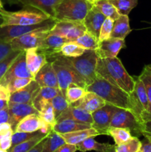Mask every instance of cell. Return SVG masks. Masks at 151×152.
<instances>
[{
    "instance_id": "6da1fadb",
    "label": "cell",
    "mask_w": 151,
    "mask_h": 152,
    "mask_svg": "<svg viewBox=\"0 0 151 152\" xmlns=\"http://www.w3.org/2000/svg\"><path fill=\"white\" fill-rule=\"evenodd\" d=\"M96 72L97 77L120 88L127 94H131L134 90L136 80L127 73L118 58H99Z\"/></svg>"
},
{
    "instance_id": "7a4b0ae2",
    "label": "cell",
    "mask_w": 151,
    "mask_h": 152,
    "mask_svg": "<svg viewBox=\"0 0 151 152\" xmlns=\"http://www.w3.org/2000/svg\"><path fill=\"white\" fill-rule=\"evenodd\" d=\"M86 90L96 94L107 104L118 108L132 109L130 94H127L120 88L113 86L101 77H97L95 81L87 86Z\"/></svg>"
},
{
    "instance_id": "3957f363",
    "label": "cell",
    "mask_w": 151,
    "mask_h": 152,
    "mask_svg": "<svg viewBox=\"0 0 151 152\" xmlns=\"http://www.w3.org/2000/svg\"><path fill=\"white\" fill-rule=\"evenodd\" d=\"M48 62L52 63L57 77L59 88L65 96L67 88L71 83L78 85L85 89L87 88L88 85L70 64L66 56L57 54L52 57Z\"/></svg>"
},
{
    "instance_id": "277c9868",
    "label": "cell",
    "mask_w": 151,
    "mask_h": 152,
    "mask_svg": "<svg viewBox=\"0 0 151 152\" xmlns=\"http://www.w3.org/2000/svg\"><path fill=\"white\" fill-rule=\"evenodd\" d=\"M93 4L86 0H63L55 8L56 21L82 22Z\"/></svg>"
},
{
    "instance_id": "5b68a950",
    "label": "cell",
    "mask_w": 151,
    "mask_h": 152,
    "mask_svg": "<svg viewBox=\"0 0 151 152\" xmlns=\"http://www.w3.org/2000/svg\"><path fill=\"white\" fill-rule=\"evenodd\" d=\"M0 27L7 25H29L40 23L50 19L47 15L41 11L31 10H21L19 11L0 10ZM53 19V18H52Z\"/></svg>"
},
{
    "instance_id": "8992f818",
    "label": "cell",
    "mask_w": 151,
    "mask_h": 152,
    "mask_svg": "<svg viewBox=\"0 0 151 152\" xmlns=\"http://www.w3.org/2000/svg\"><path fill=\"white\" fill-rule=\"evenodd\" d=\"M66 58L88 86L96 80V70L99 57L96 50H85L81 56Z\"/></svg>"
},
{
    "instance_id": "52a82bcc",
    "label": "cell",
    "mask_w": 151,
    "mask_h": 152,
    "mask_svg": "<svg viewBox=\"0 0 151 152\" xmlns=\"http://www.w3.org/2000/svg\"><path fill=\"white\" fill-rule=\"evenodd\" d=\"M143 123L134 113L129 109L117 108L113 114L110 122V127L122 128L128 129L135 137L142 135Z\"/></svg>"
},
{
    "instance_id": "ba28073f",
    "label": "cell",
    "mask_w": 151,
    "mask_h": 152,
    "mask_svg": "<svg viewBox=\"0 0 151 152\" xmlns=\"http://www.w3.org/2000/svg\"><path fill=\"white\" fill-rule=\"evenodd\" d=\"M57 21L54 19H47L40 23L29 25H7L0 27V40L10 42L13 39L24 35L27 33L42 28H50L51 29Z\"/></svg>"
},
{
    "instance_id": "9c48e42d",
    "label": "cell",
    "mask_w": 151,
    "mask_h": 152,
    "mask_svg": "<svg viewBox=\"0 0 151 152\" xmlns=\"http://www.w3.org/2000/svg\"><path fill=\"white\" fill-rule=\"evenodd\" d=\"M50 28H42L27 33L13 39L10 42L13 50H26L33 48H39L44 39L49 34Z\"/></svg>"
},
{
    "instance_id": "30bf717a",
    "label": "cell",
    "mask_w": 151,
    "mask_h": 152,
    "mask_svg": "<svg viewBox=\"0 0 151 152\" xmlns=\"http://www.w3.org/2000/svg\"><path fill=\"white\" fill-rule=\"evenodd\" d=\"M87 31L82 22L57 21L49 34L65 37L69 42H74Z\"/></svg>"
},
{
    "instance_id": "8fae6325",
    "label": "cell",
    "mask_w": 151,
    "mask_h": 152,
    "mask_svg": "<svg viewBox=\"0 0 151 152\" xmlns=\"http://www.w3.org/2000/svg\"><path fill=\"white\" fill-rule=\"evenodd\" d=\"M16 78H32L34 79L33 76L30 72L29 69L27 67L26 59H25V51L22 50L20 54L17 56L11 66L10 67L4 77L0 80V85L7 86V85L11 80Z\"/></svg>"
},
{
    "instance_id": "7c38bea8",
    "label": "cell",
    "mask_w": 151,
    "mask_h": 152,
    "mask_svg": "<svg viewBox=\"0 0 151 152\" xmlns=\"http://www.w3.org/2000/svg\"><path fill=\"white\" fill-rule=\"evenodd\" d=\"M130 95L132 103V109L130 111L142 120V115L147 112L149 102L144 86L139 77L136 80L134 90Z\"/></svg>"
},
{
    "instance_id": "4fadbf2b",
    "label": "cell",
    "mask_w": 151,
    "mask_h": 152,
    "mask_svg": "<svg viewBox=\"0 0 151 152\" xmlns=\"http://www.w3.org/2000/svg\"><path fill=\"white\" fill-rule=\"evenodd\" d=\"M117 107L106 104L99 109L92 113L93 124L92 127L98 131L101 135H108V129L110 127V122Z\"/></svg>"
},
{
    "instance_id": "5bb4252c",
    "label": "cell",
    "mask_w": 151,
    "mask_h": 152,
    "mask_svg": "<svg viewBox=\"0 0 151 152\" xmlns=\"http://www.w3.org/2000/svg\"><path fill=\"white\" fill-rule=\"evenodd\" d=\"M52 127L44 123L38 114H33L26 116L17 124L14 129V132H32L42 130L44 133H49L52 130Z\"/></svg>"
},
{
    "instance_id": "9a60e30c",
    "label": "cell",
    "mask_w": 151,
    "mask_h": 152,
    "mask_svg": "<svg viewBox=\"0 0 151 152\" xmlns=\"http://www.w3.org/2000/svg\"><path fill=\"white\" fill-rule=\"evenodd\" d=\"M124 48H125L124 39L110 37L99 42L96 52L100 59L115 58L117 57L120 50Z\"/></svg>"
},
{
    "instance_id": "2e32d148",
    "label": "cell",
    "mask_w": 151,
    "mask_h": 152,
    "mask_svg": "<svg viewBox=\"0 0 151 152\" xmlns=\"http://www.w3.org/2000/svg\"><path fill=\"white\" fill-rule=\"evenodd\" d=\"M41 89L39 85L32 80L28 86L11 94L8 103H26L33 105V100Z\"/></svg>"
},
{
    "instance_id": "e0dca14e",
    "label": "cell",
    "mask_w": 151,
    "mask_h": 152,
    "mask_svg": "<svg viewBox=\"0 0 151 152\" xmlns=\"http://www.w3.org/2000/svg\"><path fill=\"white\" fill-rule=\"evenodd\" d=\"M68 42L69 41L65 37L56 34H49L38 48L45 54L48 62L56 55L61 54V48L62 45Z\"/></svg>"
},
{
    "instance_id": "ac0fdd59",
    "label": "cell",
    "mask_w": 151,
    "mask_h": 152,
    "mask_svg": "<svg viewBox=\"0 0 151 152\" xmlns=\"http://www.w3.org/2000/svg\"><path fill=\"white\" fill-rule=\"evenodd\" d=\"M8 111L10 114V124L13 131L18 123L26 116L36 114L39 115L38 111L30 104L26 103H8Z\"/></svg>"
},
{
    "instance_id": "d6986e66",
    "label": "cell",
    "mask_w": 151,
    "mask_h": 152,
    "mask_svg": "<svg viewBox=\"0 0 151 152\" xmlns=\"http://www.w3.org/2000/svg\"><path fill=\"white\" fill-rule=\"evenodd\" d=\"M106 16H104L94 5L89 10L85 18L82 21L83 25L85 27L87 32L91 34L96 38L99 39V32Z\"/></svg>"
},
{
    "instance_id": "ffe728a7",
    "label": "cell",
    "mask_w": 151,
    "mask_h": 152,
    "mask_svg": "<svg viewBox=\"0 0 151 152\" xmlns=\"http://www.w3.org/2000/svg\"><path fill=\"white\" fill-rule=\"evenodd\" d=\"M34 80L41 88L49 87L59 88L56 72L50 62H47L34 77Z\"/></svg>"
},
{
    "instance_id": "44dd1931",
    "label": "cell",
    "mask_w": 151,
    "mask_h": 152,
    "mask_svg": "<svg viewBox=\"0 0 151 152\" xmlns=\"http://www.w3.org/2000/svg\"><path fill=\"white\" fill-rule=\"evenodd\" d=\"M25 59L27 67L33 77L47 62L45 54L38 48H33L25 50Z\"/></svg>"
},
{
    "instance_id": "7402d4cb",
    "label": "cell",
    "mask_w": 151,
    "mask_h": 152,
    "mask_svg": "<svg viewBox=\"0 0 151 152\" xmlns=\"http://www.w3.org/2000/svg\"><path fill=\"white\" fill-rule=\"evenodd\" d=\"M106 104V102L96 94L91 91H87L81 99L70 105L78 107L92 114Z\"/></svg>"
},
{
    "instance_id": "603a6c76",
    "label": "cell",
    "mask_w": 151,
    "mask_h": 152,
    "mask_svg": "<svg viewBox=\"0 0 151 152\" xmlns=\"http://www.w3.org/2000/svg\"><path fill=\"white\" fill-rule=\"evenodd\" d=\"M66 119H70L80 123H87L91 126L93 122L92 114L90 113L72 105H69V106L59 117H56V123Z\"/></svg>"
},
{
    "instance_id": "cb8c5ba5",
    "label": "cell",
    "mask_w": 151,
    "mask_h": 152,
    "mask_svg": "<svg viewBox=\"0 0 151 152\" xmlns=\"http://www.w3.org/2000/svg\"><path fill=\"white\" fill-rule=\"evenodd\" d=\"M19 3L25 7H31L37 9L47 15L49 17L54 19L55 8L63 0H18Z\"/></svg>"
},
{
    "instance_id": "d4e9b609",
    "label": "cell",
    "mask_w": 151,
    "mask_h": 152,
    "mask_svg": "<svg viewBox=\"0 0 151 152\" xmlns=\"http://www.w3.org/2000/svg\"><path fill=\"white\" fill-rule=\"evenodd\" d=\"M59 134L62 137L65 142L76 145L77 144L80 143L87 138L95 137L101 135V134L94 128L91 127L89 129H83V130L70 132V133Z\"/></svg>"
},
{
    "instance_id": "484cf974",
    "label": "cell",
    "mask_w": 151,
    "mask_h": 152,
    "mask_svg": "<svg viewBox=\"0 0 151 152\" xmlns=\"http://www.w3.org/2000/svg\"><path fill=\"white\" fill-rule=\"evenodd\" d=\"M60 92L61 91L59 88L49 87L41 88L38 93L33 100V105L39 113L44 105L50 102V100Z\"/></svg>"
},
{
    "instance_id": "4316f807",
    "label": "cell",
    "mask_w": 151,
    "mask_h": 152,
    "mask_svg": "<svg viewBox=\"0 0 151 152\" xmlns=\"http://www.w3.org/2000/svg\"><path fill=\"white\" fill-rule=\"evenodd\" d=\"M91 127V125L87 124V123H80L76 120H70V119H66V120L57 122L53 127V130L59 134H67L76 132L78 130L89 129Z\"/></svg>"
},
{
    "instance_id": "83f0119b",
    "label": "cell",
    "mask_w": 151,
    "mask_h": 152,
    "mask_svg": "<svg viewBox=\"0 0 151 152\" xmlns=\"http://www.w3.org/2000/svg\"><path fill=\"white\" fill-rule=\"evenodd\" d=\"M131 31L128 16L120 15L119 17L114 21L113 28L110 37L125 39L127 36L131 32Z\"/></svg>"
},
{
    "instance_id": "f1b7e54d",
    "label": "cell",
    "mask_w": 151,
    "mask_h": 152,
    "mask_svg": "<svg viewBox=\"0 0 151 152\" xmlns=\"http://www.w3.org/2000/svg\"><path fill=\"white\" fill-rule=\"evenodd\" d=\"M139 78L142 80L147 95L148 102H149L147 112L144 113L142 117V120L144 122L147 119L151 118V65H146L144 68L143 71L139 75Z\"/></svg>"
},
{
    "instance_id": "f546056e",
    "label": "cell",
    "mask_w": 151,
    "mask_h": 152,
    "mask_svg": "<svg viewBox=\"0 0 151 152\" xmlns=\"http://www.w3.org/2000/svg\"><path fill=\"white\" fill-rule=\"evenodd\" d=\"M113 145L109 143H101L94 140V137H88L77 144V149L81 152L94 151L96 152H107Z\"/></svg>"
},
{
    "instance_id": "4dcf8cb0",
    "label": "cell",
    "mask_w": 151,
    "mask_h": 152,
    "mask_svg": "<svg viewBox=\"0 0 151 152\" xmlns=\"http://www.w3.org/2000/svg\"><path fill=\"white\" fill-rule=\"evenodd\" d=\"M64 143H65V141L62 137L52 129L46 137L41 152H55L59 146Z\"/></svg>"
},
{
    "instance_id": "1f68e13d",
    "label": "cell",
    "mask_w": 151,
    "mask_h": 152,
    "mask_svg": "<svg viewBox=\"0 0 151 152\" xmlns=\"http://www.w3.org/2000/svg\"><path fill=\"white\" fill-rule=\"evenodd\" d=\"M107 133L108 136L113 137L115 145H119L124 143L133 137L128 129H122V128L110 127Z\"/></svg>"
},
{
    "instance_id": "d6a6232c",
    "label": "cell",
    "mask_w": 151,
    "mask_h": 152,
    "mask_svg": "<svg viewBox=\"0 0 151 152\" xmlns=\"http://www.w3.org/2000/svg\"><path fill=\"white\" fill-rule=\"evenodd\" d=\"M49 133H42L36 135L34 137L31 138V139L25 141V142H22L21 143L17 144V145H14L13 147H12L8 152H28L33 147L35 146L36 144H38V142L41 140H42L44 137L47 136Z\"/></svg>"
},
{
    "instance_id": "836d02e7",
    "label": "cell",
    "mask_w": 151,
    "mask_h": 152,
    "mask_svg": "<svg viewBox=\"0 0 151 152\" xmlns=\"http://www.w3.org/2000/svg\"><path fill=\"white\" fill-rule=\"evenodd\" d=\"M93 5L107 18H110L115 21L120 16L116 8L108 0H98Z\"/></svg>"
},
{
    "instance_id": "e575fe53",
    "label": "cell",
    "mask_w": 151,
    "mask_h": 152,
    "mask_svg": "<svg viewBox=\"0 0 151 152\" xmlns=\"http://www.w3.org/2000/svg\"><path fill=\"white\" fill-rule=\"evenodd\" d=\"M74 42L85 48L86 50H96L99 45V39L87 31L75 40Z\"/></svg>"
},
{
    "instance_id": "d590c367",
    "label": "cell",
    "mask_w": 151,
    "mask_h": 152,
    "mask_svg": "<svg viewBox=\"0 0 151 152\" xmlns=\"http://www.w3.org/2000/svg\"><path fill=\"white\" fill-rule=\"evenodd\" d=\"M86 92H87V90L85 88L76 84L71 83L67 88L65 97L69 105H70L81 99L85 94Z\"/></svg>"
},
{
    "instance_id": "8d00e7d4",
    "label": "cell",
    "mask_w": 151,
    "mask_h": 152,
    "mask_svg": "<svg viewBox=\"0 0 151 152\" xmlns=\"http://www.w3.org/2000/svg\"><path fill=\"white\" fill-rule=\"evenodd\" d=\"M120 15L128 16L132 10L136 7L139 0H108Z\"/></svg>"
},
{
    "instance_id": "74e56055",
    "label": "cell",
    "mask_w": 151,
    "mask_h": 152,
    "mask_svg": "<svg viewBox=\"0 0 151 152\" xmlns=\"http://www.w3.org/2000/svg\"><path fill=\"white\" fill-rule=\"evenodd\" d=\"M86 49L81 47L74 42H68L64 44L61 48V55L66 57H77L84 53Z\"/></svg>"
},
{
    "instance_id": "f35d334b",
    "label": "cell",
    "mask_w": 151,
    "mask_h": 152,
    "mask_svg": "<svg viewBox=\"0 0 151 152\" xmlns=\"http://www.w3.org/2000/svg\"><path fill=\"white\" fill-rule=\"evenodd\" d=\"M50 102L51 103L53 110H54L56 119L69 106V103H68L66 97L62 92H60L59 94L53 97Z\"/></svg>"
},
{
    "instance_id": "ab89813d",
    "label": "cell",
    "mask_w": 151,
    "mask_h": 152,
    "mask_svg": "<svg viewBox=\"0 0 151 152\" xmlns=\"http://www.w3.org/2000/svg\"><path fill=\"white\" fill-rule=\"evenodd\" d=\"M142 147V141L139 140L137 137H134L129 140L127 142L115 145L116 152H138Z\"/></svg>"
},
{
    "instance_id": "60d3db41",
    "label": "cell",
    "mask_w": 151,
    "mask_h": 152,
    "mask_svg": "<svg viewBox=\"0 0 151 152\" xmlns=\"http://www.w3.org/2000/svg\"><path fill=\"white\" fill-rule=\"evenodd\" d=\"M39 116L44 123L51 126L52 129L56 125V116H55L54 110L50 102H48L44 105V108L39 112Z\"/></svg>"
},
{
    "instance_id": "b9f144b4",
    "label": "cell",
    "mask_w": 151,
    "mask_h": 152,
    "mask_svg": "<svg viewBox=\"0 0 151 152\" xmlns=\"http://www.w3.org/2000/svg\"><path fill=\"white\" fill-rule=\"evenodd\" d=\"M22 51V50H13L10 54L7 55L4 59L0 62V80L4 77L7 70L10 68L15 59L17 58V56L20 54Z\"/></svg>"
},
{
    "instance_id": "7bdbcfd3",
    "label": "cell",
    "mask_w": 151,
    "mask_h": 152,
    "mask_svg": "<svg viewBox=\"0 0 151 152\" xmlns=\"http://www.w3.org/2000/svg\"><path fill=\"white\" fill-rule=\"evenodd\" d=\"M42 132H42V130H38L37 131V132H32V133H28V132H13V134H12L11 137L12 147L17 145V144L21 143V142H22L28 140L34 137L35 136L42 133Z\"/></svg>"
},
{
    "instance_id": "ee69618b",
    "label": "cell",
    "mask_w": 151,
    "mask_h": 152,
    "mask_svg": "<svg viewBox=\"0 0 151 152\" xmlns=\"http://www.w3.org/2000/svg\"><path fill=\"white\" fill-rule=\"evenodd\" d=\"M34 79L32 78H16L13 79V80L10 82L7 85L6 88H7V90L9 91L10 94L14 93V92L20 90L22 88L25 87L26 86H28L32 80H33Z\"/></svg>"
},
{
    "instance_id": "f6af8a7d",
    "label": "cell",
    "mask_w": 151,
    "mask_h": 152,
    "mask_svg": "<svg viewBox=\"0 0 151 152\" xmlns=\"http://www.w3.org/2000/svg\"><path fill=\"white\" fill-rule=\"evenodd\" d=\"M114 20L110 18H106L102 25L99 37V42L110 38L111 33L113 28Z\"/></svg>"
},
{
    "instance_id": "bcb514c9",
    "label": "cell",
    "mask_w": 151,
    "mask_h": 152,
    "mask_svg": "<svg viewBox=\"0 0 151 152\" xmlns=\"http://www.w3.org/2000/svg\"><path fill=\"white\" fill-rule=\"evenodd\" d=\"M13 50L10 42H6L0 40V62L4 59L7 55L10 54Z\"/></svg>"
},
{
    "instance_id": "7dc6e473",
    "label": "cell",
    "mask_w": 151,
    "mask_h": 152,
    "mask_svg": "<svg viewBox=\"0 0 151 152\" xmlns=\"http://www.w3.org/2000/svg\"><path fill=\"white\" fill-rule=\"evenodd\" d=\"M142 134L145 139L151 142V118L144 121Z\"/></svg>"
},
{
    "instance_id": "c3c4849f",
    "label": "cell",
    "mask_w": 151,
    "mask_h": 152,
    "mask_svg": "<svg viewBox=\"0 0 151 152\" xmlns=\"http://www.w3.org/2000/svg\"><path fill=\"white\" fill-rule=\"evenodd\" d=\"M76 151H78L76 145L65 142L59 146L55 152H76Z\"/></svg>"
},
{
    "instance_id": "681fc988",
    "label": "cell",
    "mask_w": 151,
    "mask_h": 152,
    "mask_svg": "<svg viewBox=\"0 0 151 152\" xmlns=\"http://www.w3.org/2000/svg\"><path fill=\"white\" fill-rule=\"evenodd\" d=\"M12 136H7L0 140V149L9 151L12 147Z\"/></svg>"
},
{
    "instance_id": "f907efd6",
    "label": "cell",
    "mask_w": 151,
    "mask_h": 152,
    "mask_svg": "<svg viewBox=\"0 0 151 152\" xmlns=\"http://www.w3.org/2000/svg\"><path fill=\"white\" fill-rule=\"evenodd\" d=\"M10 114H9L8 108L0 110V124L1 123H10Z\"/></svg>"
},
{
    "instance_id": "816d5d0a",
    "label": "cell",
    "mask_w": 151,
    "mask_h": 152,
    "mask_svg": "<svg viewBox=\"0 0 151 152\" xmlns=\"http://www.w3.org/2000/svg\"><path fill=\"white\" fill-rule=\"evenodd\" d=\"M10 94L9 91L7 90L5 86L0 85V99H5V100H9Z\"/></svg>"
},
{
    "instance_id": "f5cc1de1",
    "label": "cell",
    "mask_w": 151,
    "mask_h": 152,
    "mask_svg": "<svg viewBox=\"0 0 151 152\" xmlns=\"http://www.w3.org/2000/svg\"><path fill=\"white\" fill-rule=\"evenodd\" d=\"M141 150L142 152H151V142H149L147 139L142 141Z\"/></svg>"
},
{
    "instance_id": "db71d44e",
    "label": "cell",
    "mask_w": 151,
    "mask_h": 152,
    "mask_svg": "<svg viewBox=\"0 0 151 152\" xmlns=\"http://www.w3.org/2000/svg\"><path fill=\"white\" fill-rule=\"evenodd\" d=\"M45 139L46 137H44L42 140L40 141L38 144H36L35 146L33 147V148L28 152H41L43 148V145H44V141H45Z\"/></svg>"
},
{
    "instance_id": "11a10c76",
    "label": "cell",
    "mask_w": 151,
    "mask_h": 152,
    "mask_svg": "<svg viewBox=\"0 0 151 152\" xmlns=\"http://www.w3.org/2000/svg\"><path fill=\"white\" fill-rule=\"evenodd\" d=\"M10 131H13V128L10 123H5L0 124V133H5V132H10Z\"/></svg>"
},
{
    "instance_id": "9f6ffc18",
    "label": "cell",
    "mask_w": 151,
    "mask_h": 152,
    "mask_svg": "<svg viewBox=\"0 0 151 152\" xmlns=\"http://www.w3.org/2000/svg\"><path fill=\"white\" fill-rule=\"evenodd\" d=\"M8 108V100L0 99V110Z\"/></svg>"
},
{
    "instance_id": "6f0895ef",
    "label": "cell",
    "mask_w": 151,
    "mask_h": 152,
    "mask_svg": "<svg viewBox=\"0 0 151 152\" xmlns=\"http://www.w3.org/2000/svg\"><path fill=\"white\" fill-rule=\"evenodd\" d=\"M4 2L8 3L9 4H19V1L18 0H4Z\"/></svg>"
},
{
    "instance_id": "680465c9",
    "label": "cell",
    "mask_w": 151,
    "mask_h": 152,
    "mask_svg": "<svg viewBox=\"0 0 151 152\" xmlns=\"http://www.w3.org/2000/svg\"><path fill=\"white\" fill-rule=\"evenodd\" d=\"M107 152H116V151H115V145H113L112 147Z\"/></svg>"
},
{
    "instance_id": "91938a15",
    "label": "cell",
    "mask_w": 151,
    "mask_h": 152,
    "mask_svg": "<svg viewBox=\"0 0 151 152\" xmlns=\"http://www.w3.org/2000/svg\"><path fill=\"white\" fill-rule=\"evenodd\" d=\"M86 1H87L88 2H90V3H91V4H94L95 3L98 1V0H86Z\"/></svg>"
},
{
    "instance_id": "94428289",
    "label": "cell",
    "mask_w": 151,
    "mask_h": 152,
    "mask_svg": "<svg viewBox=\"0 0 151 152\" xmlns=\"http://www.w3.org/2000/svg\"><path fill=\"white\" fill-rule=\"evenodd\" d=\"M3 9V3L1 1V0H0V10Z\"/></svg>"
},
{
    "instance_id": "6125c7cd",
    "label": "cell",
    "mask_w": 151,
    "mask_h": 152,
    "mask_svg": "<svg viewBox=\"0 0 151 152\" xmlns=\"http://www.w3.org/2000/svg\"><path fill=\"white\" fill-rule=\"evenodd\" d=\"M0 152H8V151H6V150H2V149H0Z\"/></svg>"
},
{
    "instance_id": "be15d7a7",
    "label": "cell",
    "mask_w": 151,
    "mask_h": 152,
    "mask_svg": "<svg viewBox=\"0 0 151 152\" xmlns=\"http://www.w3.org/2000/svg\"><path fill=\"white\" fill-rule=\"evenodd\" d=\"M138 152H142V150H141V149H140V150H139V151H138Z\"/></svg>"
},
{
    "instance_id": "e7e4bbea",
    "label": "cell",
    "mask_w": 151,
    "mask_h": 152,
    "mask_svg": "<svg viewBox=\"0 0 151 152\" xmlns=\"http://www.w3.org/2000/svg\"><path fill=\"white\" fill-rule=\"evenodd\" d=\"M1 19H0V23H1Z\"/></svg>"
}]
</instances>
